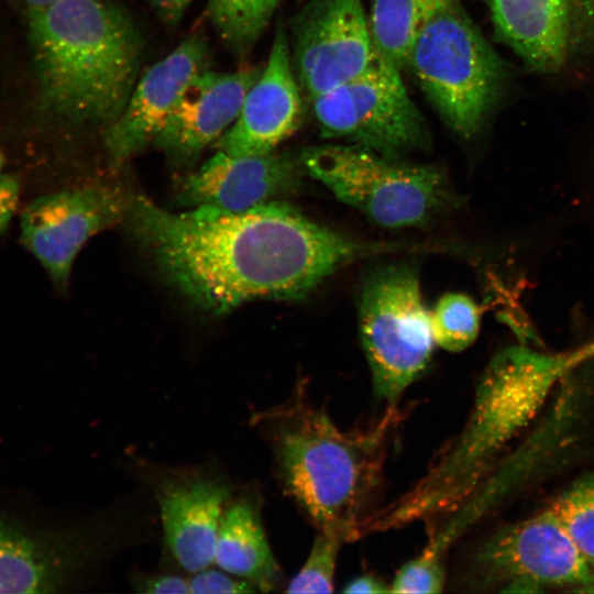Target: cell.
Instances as JSON below:
<instances>
[{
  "label": "cell",
  "mask_w": 594,
  "mask_h": 594,
  "mask_svg": "<svg viewBox=\"0 0 594 594\" xmlns=\"http://www.w3.org/2000/svg\"><path fill=\"white\" fill-rule=\"evenodd\" d=\"M289 44L309 100L361 74L376 54L363 0H308L292 22Z\"/></svg>",
  "instance_id": "13"
},
{
  "label": "cell",
  "mask_w": 594,
  "mask_h": 594,
  "mask_svg": "<svg viewBox=\"0 0 594 594\" xmlns=\"http://www.w3.org/2000/svg\"><path fill=\"white\" fill-rule=\"evenodd\" d=\"M161 19L168 24L179 22L193 0H150Z\"/></svg>",
  "instance_id": "29"
},
{
  "label": "cell",
  "mask_w": 594,
  "mask_h": 594,
  "mask_svg": "<svg viewBox=\"0 0 594 594\" xmlns=\"http://www.w3.org/2000/svg\"><path fill=\"white\" fill-rule=\"evenodd\" d=\"M359 326L374 393L388 405H397L426 371L435 344L430 312L413 266H383L365 279Z\"/></svg>",
  "instance_id": "8"
},
{
  "label": "cell",
  "mask_w": 594,
  "mask_h": 594,
  "mask_svg": "<svg viewBox=\"0 0 594 594\" xmlns=\"http://www.w3.org/2000/svg\"><path fill=\"white\" fill-rule=\"evenodd\" d=\"M592 356H594V341L587 343L586 345L576 351L569 353L570 362L573 366Z\"/></svg>",
  "instance_id": "30"
},
{
  "label": "cell",
  "mask_w": 594,
  "mask_h": 594,
  "mask_svg": "<svg viewBox=\"0 0 594 594\" xmlns=\"http://www.w3.org/2000/svg\"><path fill=\"white\" fill-rule=\"evenodd\" d=\"M215 564L250 581L258 592H272L280 585V569L264 530L255 492H240L228 502L218 529Z\"/></svg>",
  "instance_id": "19"
},
{
  "label": "cell",
  "mask_w": 594,
  "mask_h": 594,
  "mask_svg": "<svg viewBox=\"0 0 594 594\" xmlns=\"http://www.w3.org/2000/svg\"><path fill=\"white\" fill-rule=\"evenodd\" d=\"M474 562L481 580L507 585L505 591L562 585L594 587L593 564L551 507L493 535Z\"/></svg>",
  "instance_id": "11"
},
{
  "label": "cell",
  "mask_w": 594,
  "mask_h": 594,
  "mask_svg": "<svg viewBox=\"0 0 594 594\" xmlns=\"http://www.w3.org/2000/svg\"><path fill=\"white\" fill-rule=\"evenodd\" d=\"M480 319V307L470 296L461 293L443 295L430 312L435 343L450 352L466 349L479 334Z\"/></svg>",
  "instance_id": "22"
},
{
  "label": "cell",
  "mask_w": 594,
  "mask_h": 594,
  "mask_svg": "<svg viewBox=\"0 0 594 594\" xmlns=\"http://www.w3.org/2000/svg\"><path fill=\"white\" fill-rule=\"evenodd\" d=\"M388 405L367 428L342 430L304 387L252 418L268 443L285 493L317 530L355 540L365 532L383 484L392 436L400 421Z\"/></svg>",
  "instance_id": "2"
},
{
  "label": "cell",
  "mask_w": 594,
  "mask_h": 594,
  "mask_svg": "<svg viewBox=\"0 0 594 594\" xmlns=\"http://www.w3.org/2000/svg\"><path fill=\"white\" fill-rule=\"evenodd\" d=\"M278 0H208L207 13L233 54L245 55L272 20Z\"/></svg>",
  "instance_id": "21"
},
{
  "label": "cell",
  "mask_w": 594,
  "mask_h": 594,
  "mask_svg": "<svg viewBox=\"0 0 594 594\" xmlns=\"http://www.w3.org/2000/svg\"><path fill=\"white\" fill-rule=\"evenodd\" d=\"M551 508L594 566V473L576 481Z\"/></svg>",
  "instance_id": "23"
},
{
  "label": "cell",
  "mask_w": 594,
  "mask_h": 594,
  "mask_svg": "<svg viewBox=\"0 0 594 594\" xmlns=\"http://www.w3.org/2000/svg\"><path fill=\"white\" fill-rule=\"evenodd\" d=\"M405 67L446 124L466 139L485 122L506 78L503 62L460 0H444L427 18Z\"/></svg>",
  "instance_id": "6"
},
{
  "label": "cell",
  "mask_w": 594,
  "mask_h": 594,
  "mask_svg": "<svg viewBox=\"0 0 594 594\" xmlns=\"http://www.w3.org/2000/svg\"><path fill=\"white\" fill-rule=\"evenodd\" d=\"M310 102L326 138L350 141L393 161L427 143L425 120L400 69L377 53L361 74Z\"/></svg>",
  "instance_id": "9"
},
{
  "label": "cell",
  "mask_w": 594,
  "mask_h": 594,
  "mask_svg": "<svg viewBox=\"0 0 594 594\" xmlns=\"http://www.w3.org/2000/svg\"><path fill=\"white\" fill-rule=\"evenodd\" d=\"M566 355L510 348L483 374L462 431L431 462L426 474L385 507V520L399 527L453 510L473 491L491 459L540 405L569 370Z\"/></svg>",
  "instance_id": "4"
},
{
  "label": "cell",
  "mask_w": 594,
  "mask_h": 594,
  "mask_svg": "<svg viewBox=\"0 0 594 594\" xmlns=\"http://www.w3.org/2000/svg\"><path fill=\"white\" fill-rule=\"evenodd\" d=\"M345 593H388L391 584L373 574H363L354 578L343 588Z\"/></svg>",
  "instance_id": "28"
},
{
  "label": "cell",
  "mask_w": 594,
  "mask_h": 594,
  "mask_svg": "<svg viewBox=\"0 0 594 594\" xmlns=\"http://www.w3.org/2000/svg\"><path fill=\"white\" fill-rule=\"evenodd\" d=\"M262 68L234 72L207 68L186 87L177 107L153 142L178 165L194 162L233 124Z\"/></svg>",
  "instance_id": "17"
},
{
  "label": "cell",
  "mask_w": 594,
  "mask_h": 594,
  "mask_svg": "<svg viewBox=\"0 0 594 594\" xmlns=\"http://www.w3.org/2000/svg\"><path fill=\"white\" fill-rule=\"evenodd\" d=\"M130 199L131 195L105 184L38 196L22 211L20 242L53 285L64 289L82 246L94 235L124 221Z\"/></svg>",
  "instance_id": "12"
},
{
  "label": "cell",
  "mask_w": 594,
  "mask_h": 594,
  "mask_svg": "<svg viewBox=\"0 0 594 594\" xmlns=\"http://www.w3.org/2000/svg\"><path fill=\"white\" fill-rule=\"evenodd\" d=\"M300 161L340 201L382 227L425 224L451 199L437 167L399 164L361 145L310 147Z\"/></svg>",
  "instance_id": "7"
},
{
  "label": "cell",
  "mask_w": 594,
  "mask_h": 594,
  "mask_svg": "<svg viewBox=\"0 0 594 594\" xmlns=\"http://www.w3.org/2000/svg\"><path fill=\"white\" fill-rule=\"evenodd\" d=\"M145 514L116 505L79 521L34 527L0 513V593H57L144 541Z\"/></svg>",
  "instance_id": "5"
},
{
  "label": "cell",
  "mask_w": 594,
  "mask_h": 594,
  "mask_svg": "<svg viewBox=\"0 0 594 594\" xmlns=\"http://www.w3.org/2000/svg\"><path fill=\"white\" fill-rule=\"evenodd\" d=\"M485 1L499 37L536 70H559L586 40L593 0Z\"/></svg>",
  "instance_id": "18"
},
{
  "label": "cell",
  "mask_w": 594,
  "mask_h": 594,
  "mask_svg": "<svg viewBox=\"0 0 594 594\" xmlns=\"http://www.w3.org/2000/svg\"><path fill=\"white\" fill-rule=\"evenodd\" d=\"M444 0H367V20L375 52L400 70L427 18Z\"/></svg>",
  "instance_id": "20"
},
{
  "label": "cell",
  "mask_w": 594,
  "mask_h": 594,
  "mask_svg": "<svg viewBox=\"0 0 594 594\" xmlns=\"http://www.w3.org/2000/svg\"><path fill=\"white\" fill-rule=\"evenodd\" d=\"M212 565L199 570L188 578L190 594H242L257 593L258 590L250 581L233 575L219 566Z\"/></svg>",
  "instance_id": "25"
},
{
  "label": "cell",
  "mask_w": 594,
  "mask_h": 594,
  "mask_svg": "<svg viewBox=\"0 0 594 594\" xmlns=\"http://www.w3.org/2000/svg\"><path fill=\"white\" fill-rule=\"evenodd\" d=\"M134 470L157 506L166 559L189 575L211 566L232 482L207 464L170 466L140 460Z\"/></svg>",
  "instance_id": "10"
},
{
  "label": "cell",
  "mask_w": 594,
  "mask_h": 594,
  "mask_svg": "<svg viewBox=\"0 0 594 594\" xmlns=\"http://www.w3.org/2000/svg\"><path fill=\"white\" fill-rule=\"evenodd\" d=\"M208 64L205 40L191 35L138 78L122 112L105 131V145L114 163L153 144L190 80Z\"/></svg>",
  "instance_id": "14"
},
{
  "label": "cell",
  "mask_w": 594,
  "mask_h": 594,
  "mask_svg": "<svg viewBox=\"0 0 594 594\" xmlns=\"http://www.w3.org/2000/svg\"><path fill=\"white\" fill-rule=\"evenodd\" d=\"M23 1L30 7V9H36V8L45 7L54 2L55 0H23Z\"/></svg>",
  "instance_id": "31"
},
{
  "label": "cell",
  "mask_w": 594,
  "mask_h": 594,
  "mask_svg": "<svg viewBox=\"0 0 594 594\" xmlns=\"http://www.w3.org/2000/svg\"><path fill=\"white\" fill-rule=\"evenodd\" d=\"M124 221L163 277L213 316L255 299L301 298L373 251L278 200L244 211L174 212L132 194Z\"/></svg>",
  "instance_id": "1"
},
{
  "label": "cell",
  "mask_w": 594,
  "mask_h": 594,
  "mask_svg": "<svg viewBox=\"0 0 594 594\" xmlns=\"http://www.w3.org/2000/svg\"><path fill=\"white\" fill-rule=\"evenodd\" d=\"M3 163H4V158H3L2 153L0 152V170H1L2 166H3Z\"/></svg>",
  "instance_id": "32"
},
{
  "label": "cell",
  "mask_w": 594,
  "mask_h": 594,
  "mask_svg": "<svg viewBox=\"0 0 594 594\" xmlns=\"http://www.w3.org/2000/svg\"><path fill=\"white\" fill-rule=\"evenodd\" d=\"M304 166L288 153L237 156L218 151L183 180L177 202L244 211L297 189Z\"/></svg>",
  "instance_id": "16"
},
{
  "label": "cell",
  "mask_w": 594,
  "mask_h": 594,
  "mask_svg": "<svg viewBox=\"0 0 594 594\" xmlns=\"http://www.w3.org/2000/svg\"><path fill=\"white\" fill-rule=\"evenodd\" d=\"M21 194L20 180L12 174H0V234L9 228Z\"/></svg>",
  "instance_id": "27"
},
{
  "label": "cell",
  "mask_w": 594,
  "mask_h": 594,
  "mask_svg": "<svg viewBox=\"0 0 594 594\" xmlns=\"http://www.w3.org/2000/svg\"><path fill=\"white\" fill-rule=\"evenodd\" d=\"M130 584L134 592L143 594H187L188 578L175 569L157 572L134 571L130 574Z\"/></svg>",
  "instance_id": "26"
},
{
  "label": "cell",
  "mask_w": 594,
  "mask_h": 594,
  "mask_svg": "<svg viewBox=\"0 0 594 594\" xmlns=\"http://www.w3.org/2000/svg\"><path fill=\"white\" fill-rule=\"evenodd\" d=\"M345 542V538L337 532L317 530L307 559L300 570L289 581L286 592H332L339 553Z\"/></svg>",
  "instance_id": "24"
},
{
  "label": "cell",
  "mask_w": 594,
  "mask_h": 594,
  "mask_svg": "<svg viewBox=\"0 0 594 594\" xmlns=\"http://www.w3.org/2000/svg\"><path fill=\"white\" fill-rule=\"evenodd\" d=\"M29 40L42 101L76 123L106 128L139 78L141 40L108 0H55L30 9Z\"/></svg>",
  "instance_id": "3"
},
{
  "label": "cell",
  "mask_w": 594,
  "mask_h": 594,
  "mask_svg": "<svg viewBox=\"0 0 594 594\" xmlns=\"http://www.w3.org/2000/svg\"><path fill=\"white\" fill-rule=\"evenodd\" d=\"M301 92L288 35L279 26L267 63L246 92L239 116L217 141L218 151L237 156L274 152L301 122Z\"/></svg>",
  "instance_id": "15"
}]
</instances>
